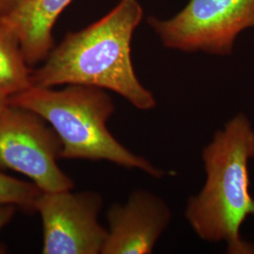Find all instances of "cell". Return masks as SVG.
<instances>
[{"instance_id": "obj_1", "label": "cell", "mask_w": 254, "mask_h": 254, "mask_svg": "<svg viewBox=\"0 0 254 254\" xmlns=\"http://www.w3.org/2000/svg\"><path fill=\"white\" fill-rule=\"evenodd\" d=\"M142 17L137 0H121L103 18L54 46L31 71L32 86H91L117 93L138 110L155 109L156 99L137 78L131 58L132 37Z\"/></svg>"}, {"instance_id": "obj_2", "label": "cell", "mask_w": 254, "mask_h": 254, "mask_svg": "<svg viewBox=\"0 0 254 254\" xmlns=\"http://www.w3.org/2000/svg\"><path fill=\"white\" fill-rule=\"evenodd\" d=\"M254 158V128L243 113L234 116L203 147V187L189 198L185 217L196 236L208 243H224L228 254H254L240 230L254 218L249 164Z\"/></svg>"}, {"instance_id": "obj_3", "label": "cell", "mask_w": 254, "mask_h": 254, "mask_svg": "<svg viewBox=\"0 0 254 254\" xmlns=\"http://www.w3.org/2000/svg\"><path fill=\"white\" fill-rule=\"evenodd\" d=\"M9 105L35 112L59 136L61 159L109 161L160 179L166 173L145 157L134 154L108 127L115 105L108 91L85 85H65L62 90L32 86L9 99Z\"/></svg>"}, {"instance_id": "obj_4", "label": "cell", "mask_w": 254, "mask_h": 254, "mask_svg": "<svg viewBox=\"0 0 254 254\" xmlns=\"http://www.w3.org/2000/svg\"><path fill=\"white\" fill-rule=\"evenodd\" d=\"M148 24L169 49L228 56L238 34L254 27V0H190L173 18Z\"/></svg>"}, {"instance_id": "obj_5", "label": "cell", "mask_w": 254, "mask_h": 254, "mask_svg": "<svg viewBox=\"0 0 254 254\" xmlns=\"http://www.w3.org/2000/svg\"><path fill=\"white\" fill-rule=\"evenodd\" d=\"M61 151L53 128L35 112L9 105L0 113V167L26 175L45 192L73 190L58 165Z\"/></svg>"}, {"instance_id": "obj_6", "label": "cell", "mask_w": 254, "mask_h": 254, "mask_svg": "<svg viewBox=\"0 0 254 254\" xmlns=\"http://www.w3.org/2000/svg\"><path fill=\"white\" fill-rule=\"evenodd\" d=\"M102 206L97 192L42 191L34 205L43 223L42 253L102 254L109 235L99 221Z\"/></svg>"}, {"instance_id": "obj_7", "label": "cell", "mask_w": 254, "mask_h": 254, "mask_svg": "<svg viewBox=\"0 0 254 254\" xmlns=\"http://www.w3.org/2000/svg\"><path fill=\"white\" fill-rule=\"evenodd\" d=\"M108 238L102 254H148L172 221L167 202L151 191H133L124 203L112 204L107 214Z\"/></svg>"}, {"instance_id": "obj_8", "label": "cell", "mask_w": 254, "mask_h": 254, "mask_svg": "<svg viewBox=\"0 0 254 254\" xmlns=\"http://www.w3.org/2000/svg\"><path fill=\"white\" fill-rule=\"evenodd\" d=\"M73 0H16L0 24L17 38L29 67L44 63L54 48L53 29Z\"/></svg>"}, {"instance_id": "obj_9", "label": "cell", "mask_w": 254, "mask_h": 254, "mask_svg": "<svg viewBox=\"0 0 254 254\" xmlns=\"http://www.w3.org/2000/svg\"><path fill=\"white\" fill-rule=\"evenodd\" d=\"M31 69L15 35L0 24V91L12 97L32 87Z\"/></svg>"}, {"instance_id": "obj_10", "label": "cell", "mask_w": 254, "mask_h": 254, "mask_svg": "<svg viewBox=\"0 0 254 254\" xmlns=\"http://www.w3.org/2000/svg\"><path fill=\"white\" fill-rule=\"evenodd\" d=\"M42 190L33 183L22 181L0 172V203H10L17 207L34 210Z\"/></svg>"}, {"instance_id": "obj_11", "label": "cell", "mask_w": 254, "mask_h": 254, "mask_svg": "<svg viewBox=\"0 0 254 254\" xmlns=\"http://www.w3.org/2000/svg\"><path fill=\"white\" fill-rule=\"evenodd\" d=\"M17 206L10 203H0V233L15 215Z\"/></svg>"}, {"instance_id": "obj_12", "label": "cell", "mask_w": 254, "mask_h": 254, "mask_svg": "<svg viewBox=\"0 0 254 254\" xmlns=\"http://www.w3.org/2000/svg\"><path fill=\"white\" fill-rule=\"evenodd\" d=\"M15 2L16 0H0V16L8 12L15 4Z\"/></svg>"}, {"instance_id": "obj_13", "label": "cell", "mask_w": 254, "mask_h": 254, "mask_svg": "<svg viewBox=\"0 0 254 254\" xmlns=\"http://www.w3.org/2000/svg\"><path fill=\"white\" fill-rule=\"evenodd\" d=\"M9 105V97L0 91V113Z\"/></svg>"}]
</instances>
